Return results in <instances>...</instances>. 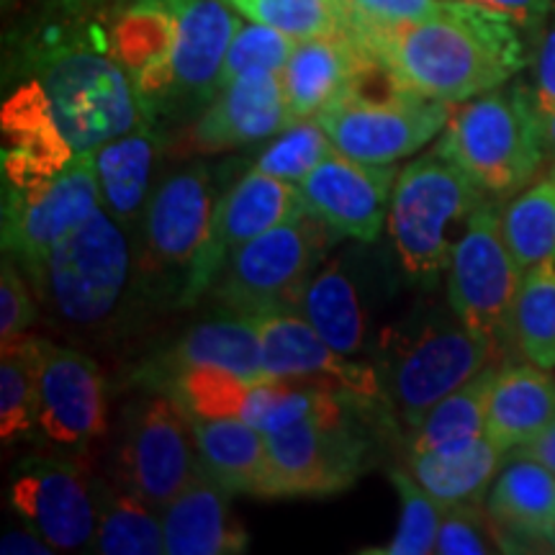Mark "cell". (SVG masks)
<instances>
[{"label": "cell", "instance_id": "obj_31", "mask_svg": "<svg viewBox=\"0 0 555 555\" xmlns=\"http://www.w3.org/2000/svg\"><path fill=\"white\" fill-rule=\"evenodd\" d=\"M298 314L314 327L327 345L356 358L365 343V314L360 294L337 260L322 262L298 301Z\"/></svg>", "mask_w": 555, "mask_h": 555}, {"label": "cell", "instance_id": "obj_35", "mask_svg": "<svg viewBox=\"0 0 555 555\" xmlns=\"http://www.w3.org/2000/svg\"><path fill=\"white\" fill-rule=\"evenodd\" d=\"M515 350L527 363L545 371L555 367V260L527 268L519 286L515 319H512Z\"/></svg>", "mask_w": 555, "mask_h": 555}, {"label": "cell", "instance_id": "obj_40", "mask_svg": "<svg viewBox=\"0 0 555 555\" xmlns=\"http://www.w3.org/2000/svg\"><path fill=\"white\" fill-rule=\"evenodd\" d=\"M332 150H335V144H332L319 119L296 121L260 152L253 163V170L298 185Z\"/></svg>", "mask_w": 555, "mask_h": 555}, {"label": "cell", "instance_id": "obj_25", "mask_svg": "<svg viewBox=\"0 0 555 555\" xmlns=\"http://www.w3.org/2000/svg\"><path fill=\"white\" fill-rule=\"evenodd\" d=\"M229 491L201 474L183 494L163 509L165 553L168 555H240L249 535L232 515Z\"/></svg>", "mask_w": 555, "mask_h": 555}, {"label": "cell", "instance_id": "obj_47", "mask_svg": "<svg viewBox=\"0 0 555 555\" xmlns=\"http://www.w3.org/2000/svg\"><path fill=\"white\" fill-rule=\"evenodd\" d=\"M116 0H47V9L57 21H82L99 18Z\"/></svg>", "mask_w": 555, "mask_h": 555}, {"label": "cell", "instance_id": "obj_28", "mask_svg": "<svg viewBox=\"0 0 555 555\" xmlns=\"http://www.w3.org/2000/svg\"><path fill=\"white\" fill-rule=\"evenodd\" d=\"M486 509L512 545L545 543L555 522V474L532 457L509 455V466L491 483Z\"/></svg>", "mask_w": 555, "mask_h": 555}, {"label": "cell", "instance_id": "obj_53", "mask_svg": "<svg viewBox=\"0 0 555 555\" xmlns=\"http://www.w3.org/2000/svg\"><path fill=\"white\" fill-rule=\"evenodd\" d=\"M3 3H5V5H9V0H3Z\"/></svg>", "mask_w": 555, "mask_h": 555}, {"label": "cell", "instance_id": "obj_21", "mask_svg": "<svg viewBox=\"0 0 555 555\" xmlns=\"http://www.w3.org/2000/svg\"><path fill=\"white\" fill-rule=\"evenodd\" d=\"M291 124L281 73L242 75L201 111L191 127L189 150L219 155L281 134Z\"/></svg>", "mask_w": 555, "mask_h": 555}, {"label": "cell", "instance_id": "obj_11", "mask_svg": "<svg viewBox=\"0 0 555 555\" xmlns=\"http://www.w3.org/2000/svg\"><path fill=\"white\" fill-rule=\"evenodd\" d=\"M204 474L191 414L163 391H150L124 409L116 483L163 515Z\"/></svg>", "mask_w": 555, "mask_h": 555}, {"label": "cell", "instance_id": "obj_36", "mask_svg": "<svg viewBox=\"0 0 555 555\" xmlns=\"http://www.w3.org/2000/svg\"><path fill=\"white\" fill-rule=\"evenodd\" d=\"M0 345V437L11 442L39 427V337Z\"/></svg>", "mask_w": 555, "mask_h": 555}, {"label": "cell", "instance_id": "obj_23", "mask_svg": "<svg viewBox=\"0 0 555 555\" xmlns=\"http://www.w3.org/2000/svg\"><path fill=\"white\" fill-rule=\"evenodd\" d=\"M191 365H221L253 380L273 378L262 367L260 337L255 322L249 317L229 311V317L193 324L189 332L176 339V345L139 367L131 384L159 391L165 380Z\"/></svg>", "mask_w": 555, "mask_h": 555}, {"label": "cell", "instance_id": "obj_19", "mask_svg": "<svg viewBox=\"0 0 555 555\" xmlns=\"http://www.w3.org/2000/svg\"><path fill=\"white\" fill-rule=\"evenodd\" d=\"M397 178L393 165L360 163L332 150L298 183V193L304 211L322 219L337 237L376 242L388 221Z\"/></svg>", "mask_w": 555, "mask_h": 555}, {"label": "cell", "instance_id": "obj_6", "mask_svg": "<svg viewBox=\"0 0 555 555\" xmlns=\"http://www.w3.org/2000/svg\"><path fill=\"white\" fill-rule=\"evenodd\" d=\"M496 363H502L496 347L453 314L388 330L380 339L376 371L384 399L409 427H416L448 393Z\"/></svg>", "mask_w": 555, "mask_h": 555}, {"label": "cell", "instance_id": "obj_41", "mask_svg": "<svg viewBox=\"0 0 555 555\" xmlns=\"http://www.w3.org/2000/svg\"><path fill=\"white\" fill-rule=\"evenodd\" d=\"M298 44V39L273 29V26L258 24V21H242L240 29L234 31L229 50L221 65L219 90L229 86L242 75L253 73H283Z\"/></svg>", "mask_w": 555, "mask_h": 555}, {"label": "cell", "instance_id": "obj_9", "mask_svg": "<svg viewBox=\"0 0 555 555\" xmlns=\"http://www.w3.org/2000/svg\"><path fill=\"white\" fill-rule=\"evenodd\" d=\"M211 178L206 165L172 172L152 193L134 237V288L152 304H183L191 270L211 224Z\"/></svg>", "mask_w": 555, "mask_h": 555}, {"label": "cell", "instance_id": "obj_43", "mask_svg": "<svg viewBox=\"0 0 555 555\" xmlns=\"http://www.w3.org/2000/svg\"><path fill=\"white\" fill-rule=\"evenodd\" d=\"M37 322V301H34L26 273L16 260L3 255L0 266V339L9 343L13 337L26 335V330Z\"/></svg>", "mask_w": 555, "mask_h": 555}, {"label": "cell", "instance_id": "obj_14", "mask_svg": "<svg viewBox=\"0 0 555 555\" xmlns=\"http://www.w3.org/2000/svg\"><path fill=\"white\" fill-rule=\"evenodd\" d=\"M11 506L57 553L93 551L99 530L95 476L65 457H31L11 483Z\"/></svg>", "mask_w": 555, "mask_h": 555}, {"label": "cell", "instance_id": "obj_22", "mask_svg": "<svg viewBox=\"0 0 555 555\" xmlns=\"http://www.w3.org/2000/svg\"><path fill=\"white\" fill-rule=\"evenodd\" d=\"M99 18H103L114 57L134 75L150 116L165 88L178 37V18L170 0H116Z\"/></svg>", "mask_w": 555, "mask_h": 555}, {"label": "cell", "instance_id": "obj_44", "mask_svg": "<svg viewBox=\"0 0 555 555\" xmlns=\"http://www.w3.org/2000/svg\"><path fill=\"white\" fill-rule=\"evenodd\" d=\"M347 29L371 26V29H388V26L412 24L427 18L440 9L442 0H345Z\"/></svg>", "mask_w": 555, "mask_h": 555}, {"label": "cell", "instance_id": "obj_39", "mask_svg": "<svg viewBox=\"0 0 555 555\" xmlns=\"http://www.w3.org/2000/svg\"><path fill=\"white\" fill-rule=\"evenodd\" d=\"M393 489L399 494L401 515L399 527L393 538L388 540L384 547H373V551H363L367 555H427L435 553L437 530H440L442 519V504L429 494L409 470L393 468L391 474Z\"/></svg>", "mask_w": 555, "mask_h": 555}, {"label": "cell", "instance_id": "obj_16", "mask_svg": "<svg viewBox=\"0 0 555 555\" xmlns=\"http://www.w3.org/2000/svg\"><path fill=\"white\" fill-rule=\"evenodd\" d=\"M249 319L258 330L262 367L268 376L332 388L365 401H384L376 367L337 352L298 311L273 309Z\"/></svg>", "mask_w": 555, "mask_h": 555}, {"label": "cell", "instance_id": "obj_37", "mask_svg": "<svg viewBox=\"0 0 555 555\" xmlns=\"http://www.w3.org/2000/svg\"><path fill=\"white\" fill-rule=\"evenodd\" d=\"M506 245L525 270L555 260V178L517 193L502 211Z\"/></svg>", "mask_w": 555, "mask_h": 555}, {"label": "cell", "instance_id": "obj_51", "mask_svg": "<svg viewBox=\"0 0 555 555\" xmlns=\"http://www.w3.org/2000/svg\"><path fill=\"white\" fill-rule=\"evenodd\" d=\"M547 547H551V551H555V522H553L551 535H547Z\"/></svg>", "mask_w": 555, "mask_h": 555}, {"label": "cell", "instance_id": "obj_52", "mask_svg": "<svg viewBox=\"0 0 555 555\" xmlns=\"http://www.w3.org/2000/svg\"><path fill=\"white\" fill-rule=\"evenodd\" d=\"M551 176H553V178H555V168H553V172H551Z\"/></svg>", "mask_w": 555, "mask_h": 555}, {"label": "cell", "instance_id": "obj_17", "mask_svg": "<svg viewBox=\"0 0 555 555\" xmlns=\"http://www.w3.org/2000/svg\"><path fill=\"white\" fill-rule=\"evenodd\" d=\"M301 211L304 204L296 183H286L260 170L245 172L214 204L206 242L191 270L180 307H193L211 291L221 266L234 249Z\"/></svg>", "mask_w": 555, "mask_h": 555}, {"label": "cell", "instance_id": "obj_10", "mask_svg": "<svg viewBox=\"0 0 555 555\" xmlns=\"http://www.w3.org/2000/svg\"><path fill=\"white\" fill-rule=\"evenodd\" d=\"M502 211L496 201H483L457 240L448 268V307L504 358L506 347H515L512 319L525 268L506 245Z\"/></svg>", "mask_w": 555, "mask_h": 555}, {"label": "cell", "instance_id": "obj_26", "mask_svg": "<svg viewBox=\"0 0 555 555\" xmlns=\"http://www.w3.org/2000/svg\"><path fill=\"white\" fill-rule=\"evenodd\" d=\"M555 425V378L535 363L499 367L486 414V437L515 453Z\"/></svg>", "mask_w": 555, "mask_h": 555}, {"label": "cell", "instance_id": "obj_30", "mask_svg": "<svg viewBox=\"0 0 555 555\" xmlns=\"http://www.w3.org/2000/svg\"><path fill=\"white\" fill-rule=\"evenodd\" d=\"M504 455L506 453L483 435L455 448L412 453L409 455V474L446 509L453 504L481 502L486 489L494 483L499 468H502Z\"/></svg>", "mask_w": 555, "mask_h": 555}, {"label": "cell", "instance_id": "obj_46", "mask_svg": "<svg viewBox=\"0 0 555 555\" xmlns=\"http://www.w3.org/2000/svg\"><path fill=\"white\" fill-rule=\"evenodd\" d=\"M468 3L502 13V16L515 21L522 31L543 29L555 9L553 0H468Z\"/></svg>", "mask_w": 555, "mask_h": 555}, {"label": "cell", "instance_id": "obj_15", "mask_svg": "<svg viewBox=\"0 0 555 555\" xmlns=\"http://www.w3.org/2000/svg\"><path fill=\"white\" fill-rule=\"evenodd\" d=\"M170 5L178 18V37L150 121H157V116L201 114L214 101L229 41L242 24L224 0H170Z\"/></svg>", "mask_w": 555, "mask_h": 555}, {"label": "cell", "instance_id": "obj_42", "mask_svg": "<svg viewBox=\"0 0 555 555\" xmlns=\"http://www.w3.org/2000/svg\"><path fill=\"white\" fill-rule=\"evenodd\" d=\"M506 543L494 517L481 502L453 504L442 509L435 553L440 555H486L502 553Z\"/></svg>", "mask_w": 555, "mask_h": 555}, {"label": "cell", "instance_id": "obj_2", "mask_svg": "<svg viewBox=\"0 0 555 555\" xmlns=\"http://www.w3.org/2000/svg\"><path fill=\"white\" fill-rule=\"evenodd\" d=\"M31 67L78 155L150 121L134 75L114 57L99 18L60 21L34 44Z\"/></svg>", "mask_w": 555, "mask_h": 555}, {"label": "cell", "instance_id": "obj_45", "mask_svg": "<svg viewBox=\"0 0 555 555\" xmlns=\"http://www.w3.org/2000/svg\"><path fill=\"white\" fill-rule=\"evenodd\" d=\"M532 95L540 114L555 111V9L547 18V29L540 39L538 57H535V75H532Z\"/></svg>", "mask_w": 555, "mask_h": 555}, {"label": "cell", "instance_id": "obj_24", "mask_svg": "<svg viewBox=\"0 0 555 555\" xmlns=\"http://www.w3.org/2000/svg\"><path fill=\"white\" fill-rule=\"evenodd\" d=\"M365 52L350 34L301 39L283 67V93L291 121L319 119L350 90Z\"/></svg>", "mask_w": 555, "mask_h": 555}, {"label": "cell", "instance_id": "obj_7", "mask_svg": "<svg viewBox=\"0 0 555 555\" xmlns=\"http://www.w3.org/2000/svg\"><path fill=\"white\" fill-rule=\"evenodd\" d=\"M131 281L134 253L129 232L101 206L54 245L41 294L62 327L93 332L116 317Z\"/></svg>", "mask_w": 555, "mask_h": 555}, {"label": "cell", "instance_id": "obj_4", "mask_svg": "<svg viewBox=\"0 0 555 555\" xmlns=\"http://www.w3.org/2000/svg\"><path fill=\"white\" fill-rule=\"evenodd\" d=\"M450 116L453 103L401 86L384 62L365 54L350 90L319 116V124L343 155L393 165L442 134Z\"/></svg>", "mask_w": 555, "mask_h": 555}, {"label": "cell", "instance_id": "obj_38", "mask_svg": "<svg viewBox=\"0 0 555 555\" xmlns=\"http://www.w3.org/2000/svg\"><path fill=\"white\" fill-rule=\"evenodd\" d=\"M249 21L273 26L294 39L347 31L345 0H224Z\"/></svg>", "mask_w": 555, "mask_h": 555}, {"label": "cell", "instance_id": "obj_49", "mask_svg": "<svg viewBox=\"0 0 555 555\" xmlns=\"http://www.w3.org/2000/svg\"><path fill=\"white\" fill-rule=\"evenodd\" d=\"M509 455L532 457V461L543 463L547 470H553V474H555V425L551 429H545V433L535 437L532 442H527V446L517 448L515 453H509Z\"/></svg>", "mask_w": 555, "mask_h": 555}, {"label": "cell", "instance_id": "obj_8", "mask_svg": "<svg viewBox=\"0 0 555 555\" xmlns=\"http://www.w3.org/2000/svg\"><path fill=\"white\" fill-rule=\"evenodd\" d=\"M335 237L322 219L296 214L234 249L208 294L219 307L242 317L273 309L296 311Z\"/></svg>", "mask_w": 555, "mask_h": 555}, {"label": "cell", "instance_id": "obj_12", "mask_svg": "<svg viewBox=\"0 0 555 555\" xmlns=\"http://www.w3.org/2000/svg\"><path fill=\"white\" fill-rule=\"evenodd\" d=\"M103 206L93 155H78L65 170L26 193H3V255L16 260L41 291L54 245Z\"/></svg>", "mask_w": 555, "mask_h": 555}, {"label": "cell", "instance_id": "obj_1", "mask_svg": "<svg viewBox=\"0 0 555 555\" xmlns=\"http://www.w3.org/2000/svg\"><path fill=\"white\" fill-rule=\"evenodd\" d=\"M347 34L401 86L453 106L506 86L527 65L515 21L468 0H442L433 16L412 24L356 26Z\"/></svg>", "mask_w": 555, "mask_h": 555}, {"label": "cell", "instance_id": "obj_32", "mask_svg": "<svg viewBox=\"0 0 555 555\" xmlns=\"http://www.w3.org/2000/svg\"><path fill=\"white\" fill-rule=\"evenodd\" d=\"M99 530L93 551L103 555H159L165 553L163 515L131 494L121 483L95 478Z\"/></svg>", "mask_w": 555, "mask_h": 555}, {"label": "cell", "instance_id": "obj_27", "mask_svg": "<svg viewBox=\"0 0 555 555\" xmlns=\"http://www.w3.org/2000/svg\"><path fill=\"white\" fill-rule=\"evenodd\" d=\"M103 208L127 232H137L152 198V176L159 157L155 124L144 121L93 152Z\"/></svg>", "mask_w": 555, "mask_h": 555}, {"label": "cell", "instance_id": "obj_34", "mask_svg": "<svg viewBox=\"0 0 555 555\" xmlns=\"http://www.w3.org/2000/svg\"><path fill=\"white\" fill-rule=\"evenodd\" d=\"M258 384L260 380L221 365H191L165 380L159 391L176 399L191 416H201V420L234 416V420L245 422Z\"/></svg>", "mask_w": 555, "mask_h": 555}, {"label": "cell", "instance_id": "obj_33", "mask_svg": "<svg viewBox=\"0 0 555 555\" xmlns=\"http://www.w3.org/2000/svg\"><path fill=\"white\" fill-rule=\"evenodd\" d=\"M499 367H502V363L489 365L476 378H470L468 384L455 388L440 404L429 409L422 416L420 425L412 427V433H409V455L440 448H455L463 446V442L483 437L491 386H494Z\"/></svg>", "mask_w": 555, "mask_h": 555}, {"label": "cell", "instance_id": "obj_50", "mask_svg": "<svg viewBox=\"0 0 555 555\" xmlns=\"http://www.w3.org/2000/svg\"><path fill=\"white\" fill-rule=\"evenodd\" d=\"M543 131H545L547 150L555 152V111H551V114H543Z\"/></svg>", "mask_w": 555, "mask_h": 555}, {"label": "cell", "instance_id": "obj_13", "mask_svg": "<svg viewBox=\"0 0 555 555\" xmlns=\"http://www.w3.org/2000/svg\"><path fill=\"white\" fill-rule=\"evenodd\" d=\"M270 455L268 499L335 496L367 468V440L352 412L327 422L266 433Z\"/></svg>", "mask_w": 555, "mask_h": 555}, {"label": "cell", "instance_id": "obj_29", "mask_svg": "<svg viewBox=\"0 0 555 555\" xmlns=\"http://www.w3.org/2000/svg\"><path fill=\"white\" fill-rule=\"evenodd\" d=\"M204 474L224 486L229 494L268 499L270 491V455L266 433L247 422L201 420L191 416Z\"/></svg>", "mask_w": 555, "mask_h": 555}, {"label": "cell", "instance_id": "obj_18", "mask_svg": "<svg viewBox=\"0 0 555 555\" xmlns=\"http://www.w3.org/2000/svg\"><path fill=\"white\" fill-rule=\"evenodd\" d=\"M39 429L67 450L88 448L108 429L106 378L75 347L39 337Z\"/></svg>", "mask_w": 555, "mask_h": 555}, {"label": "cell", "instance_id": "obj_3", "mask_svg": "<svg viewBox=\"0 0 555 555\" xmlns=\"http://www.w3.org/2000/svg\"><path fill=\"white\" fill-rule=\"evenodd\" d=\"M486 196H517L543 168V114L530 86L506 82L453 111L435 147Z\"/></svg>", "mask_w": 555, "mask_h": 555}, {"label": "cell", "instance_id": "obj_20", "mask_svg": "<svg viewBox=\"0 0 555 555\" xmlns=\"http://www.w3.org/2000/svg\"><path fill=\"white\" fill-rule=\"evenodd\" d=\"M3 193H26L52 180L78 157L67 142L47 90L37 78L21 82L0 111Z\"/></svg>", "mask_w": 555, "mask_h": 555}, {"label": "cell", "instance_id": "obj_5", "mask_svg": "<svg viewBox=\"0 0 555 555\" xmlns=\"http://www.w3.org/2000/svg\"><path fill=\"white\" fill-rule=\"evenodd\" d=\"M486 193L437 152L399 172L388 208V234L409 281L435 286L448 273L457 240Z\"/></svg>", "mask_w": 555, "mask_h": 555}, {"label": "cell", "instance_id": "obj_48", "mask_svg": "<svg viewBox=\"0 0 555 555\" xmlns=\"http://www.w3.org/2000/svg\"><path fill=\"white\" fill-rule=\"evenodd\" d=\"M0 553L5 555H50L57 553L54 547L39 535L37 530L26 527V530H11L0 540Z\"/></svg>", "mask_w": 555, "mask_h": 555}]
</instances>
